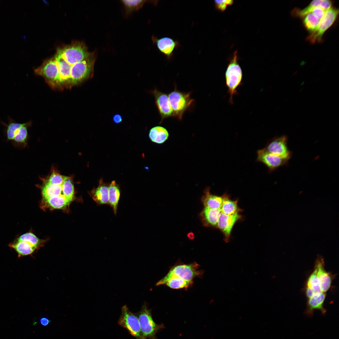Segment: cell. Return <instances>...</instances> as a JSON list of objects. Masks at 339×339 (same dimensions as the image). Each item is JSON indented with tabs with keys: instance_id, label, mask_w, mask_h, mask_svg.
Here are the masks:
<instances>
[{
	"instance_id": "13",
	"label": "cell",
	"mask_w": 339,
	"mask_h": 339,
	"mask_svg": "<svg viewBox=\"0 0 339 339\" xmlns=\"http://www.w3.org/2000/svg\"><path fill=\"white\" fill-rule=\"evenodd\" d=\"M326 295V293H319L308 299L304 314L306 316L311 317L313 316L314 312L315 310H319L322 314H325L326 310L324 307V303Z\"/></svg>"
},
{
	"instance_id": "23",
	"label": "cell",
	"mask_w": 339,
	"mask_h": 339,
	"mask_svg": "<svg viewBox=\"0 0 339 339\" xmlns=\"http://www.w3.org/2000/svg\"><path fill=\"white\" fill-rule=\"evenodd\" d=\"M62 185L52 184L46 181L42 189L43 199L60 195L64 196L62 191Z\"/></svg>"
},
{
	"instance_id": "8",
	"label": "cell",
	"mask_w": 339,
	"mask_h": 339,
	"mask_svg": "<svg viewBox=\"0 0 339 339\" xmlns=\"http://www.w3.org/2000/svg\"><path fill=\"white\" fill-rule=\"evenodd\" d=\"M288 142L286 135L275 137L268 141L264 148L270 153L289 160L292 153L288 149Z\"/></svg>"
},
{
	"instance_id": "38",
	"label": "cell",
	"mask_w": 339,
	"mask_h": 339,
	"mask_svg": "<svg viewBox=\"0 0 339 339\" xmlns=\"http://www.w3.org/2000/svg\"><path fill=\"white\" fill-rule=\"evenodd\" d=\"M304 84V82H303L302 83H301V85H303Z\"/></svg>"
},
{
	"instance_id": "9",
	"label": "cell",
	"mask_w": 339,
	"mask_h": 339,
	"mask_svg": "<svg viewBox=\"0 0 339 339\" xmlns=\"http://www.w3.org/2000/svg\"><path fill=\"white\" fill-rule=\"evenodd\" d=\"M257 155L256 161L264 164L267 168L269 173L280 167L287 165L289 161L269 153L264 148L258 150Z\"/></svg>"
},
{
	"instance_id": "36",
	"label": "cell",
	"mask_w": 339,
	"mask_h": 339,
	"mask_svg": "<svg viewBox=\"0 0 339 339\" xmlns=\"http://www.w3.org/2000/svg\"><path fill=\"white\" fill-rule=\"evenodd\" d=\"M114 122L116 124L121 123L122 120L121 116L118 114H116L113 117Z\"/></svg>"
},
{
	"instance_id": "34",
	"label": "cell",
	"mask_w": 339,
	"mask_h": 339,
	"mask_svg": "<svg viewBox=\"0 0 339 339\" xmlns=\"http://www.w3.org/2000/svg\"><path fill=\"white\" fill-rule=\"evenodd\" d=\"M326 11L322 8L317 7L314 8L311 13L320 20L323 17Z\"/></svg>"
},
{
	"instance_id": "7",
	"label": "cell",
	"mask_w": 339,
	"mask_h": 339,
	"mask_svg": "<svg viewBox=\"0 0 339 339\" xmlns=\"http://www.w3.org/2000/svg\"><path fill=\"white\" fill-rule=\"evenodd\" d=\"M199 266L196 262L189 264H180L172 267L166 275L176 277L188 281L193 282L196 277L201 276L203 271L199 269Z\"/></svg>"
},
{
	"instance_id": "35",
	"label": "cell",
	"mask_w": 339,
	"mask_h": 339,
	"mask_svg": "<svg viewBox=\"0 0 339 339\" xmlns=\"http://www.w3.org/2000/svg\"><path fill=\"white\" fill-rule=\"evenodd\" d=\"M305 291L306 297L308 299L311 298L317 294L315 293L312 289L307 286H306Z\"/></svg>"
},
{
	"instance_id": "24",
	"label": "cell",
	"mask_w": 339,
	"mask_h": 339,
	"mask_svg": "<svg viewBox=\"0 0 339 339\" xmlns=\"http://www.w3.org/2000/svg\"><path fill=\"white\" fill-rule=\"evenodd\" d=\"M44 200L46 206L52 209L63 208L71 202L63 195L50 197Z\"/></svg>"
},
{
	"instance_id": "16",
	"label": "cell",
	"mask_w": 339,
	"mask_h": 339,
	"mask_svg": "<svg viewBox=\"0 0 339 339\" xmlns=\"http://www.w3.org/2000/svg\"><path fill=\"white\" fill-rule=\"evenodd\" d=\"M193 283V282L187 281L177 277L165 276L156 283V285H165L172 289H180L187 288Z\"/></svg>"
},
{
	"instance_id": "10",
	"label": "cell",
	"mask_w": 339,
	"mask_h": 339,
	"mask_svg": "<svg viewBox=\"0 0 339 339\" xmlns=\"http://www.w3.org/2000/svg\"><path fill=\"white\" fill-rule=\"evenodd\" d=\"M151 93L154 97L155 105L161 117L159 124H161L163 121L167 118L175 117L169 103L168 94L156 88L152 91Z\"/></svg>"
},
{
	"instance_id": "4",
	"label": "cell",
	"mask_w": 339,
	"mask_h": 339,
	"mask_svg": "<svg viewBox=\"0 0 339 339\" xmlns=\"http://www.w3.org/2000/svg\"><path fill=\"white\" fill-rule=\"evenodd\" d=\"M65 60L73 65L87 58L91 53L83 42L77 41L57 50Z\"/></svg>"
},
{
	"instance_id": "30",
	"label": "cell",
	"mask_w": 339,
	"mask_h": 339,
	"mask_svg": "<svg viewBox=\"0 0 339 339\" xmlns=\"http://www.w3.org/2000/svg\"><path fill=\"white\" fill-rule=\"evenodd\" d=\"M26 123L16 131L13 141L17 143H24L27 138V130Z\"/></svg>"
},
{
	"instance_id": "1",
	"label": "cell",
	"mask_w": 339,
	"mask_h": 339,
	"mask_svg": "<svg viewBox=\"0 0 339 339\" xmlns=\"http://www.w3.org/2000/svg\"><path fill=\"white\" fill-rule=\"evenodd\" d=\"M237 51L229 63L225 73L226 85L229 94V103L233 104V96L238 94L237 88L242 85L243 73L238 62Z\"/></svg>"
},
{
	"instance_id": "6",
	"label": "cell",
	"mask_w": 339,
	"mask_h": 339,
	"mask_svg": "<svg viewBox=\"0 0 339 339\" xmlns=\"http://www.w3.org/2000/svg\"><path fill=\"white\" fill-rule=\"evenodd\" d=\"M118 324L126 329L136 339H143L138 318L136 314L130 311L126 305L121 308Z\"/></svg>"
},
{
	"instance_id": "22",
	"label": "cell",
	"mask_w": 339,
	"mask_h": 339,
	"mask_svg": "<svg viewBox=\"0 0 339 339\" xmlns=\"http://www.w3.org/2000/svg\"><path fill=\"white\" fill-rule=\"evenodd\" d=\"M169 133L167 130L164 127L157 126L152 128L150 130L149 137L153 142L157 144H162L168 139Z\"/></svg>"
},
{
	"instance_id": "17",
	"label": "cell",
	"mask_w": 339,
	"mask_h": 339,
	"mask_svg": "<svg viewBox=\"0 0 339 339\" xmlns=\"http://www.w3.org/2000/svg\"><path fill=\"white\" fill-rule=\"evenodd\" d=\"M225 195L218 196L211 194L210 188H207L204 191V194L202 198V202L205 207L217 209H220Z\"/></svg>"
},
{
	"instance_id": "2",
	"label": "cell",
	"mask_w": 339,
	"mask_h": 339,
	"mask_svg": "<svg viewBox=\"0 0 339 339\" xmlns=\"http://www.w3.org/2000/svg\"><path fill=\"white\" fill-rule=\"evenodd\" d=\"M191 92H185L177 89L175 86L174 90L168 94L169 103L174 112L175 117L181 121L184 114L193 107L195 100L191 97Z\"/></svg>"
},
{
	"instance_id": "31",
	"label": "cell",
	"mask_w": 339,
	"mask_h": 339,
	"mask_svg": "<svg viewBox=\"0 0 339 339\" xmlns=\"http://www.w3.org/2000/svg\"><path fill=\"white\" fill-rule=\"evenodd\" d=\"M25 123H12L8 125L7 130V135L8 139L10 140H13L15 133L19 128L24 125Z\"/></svg>"
},
{
	"instance_id": "21",
	"label": "cell",
	"mask_w": 339,
	"mask_h": 339,
	"mask_svg": "<svg viewBox=\"0 0 339 339\" xmlns=\"http://www.w3.org/2000/svg\"><path fill=\"white\" fill-rule=\"evenodd\" d=\"M9 246L16 252L19 257L30 255L36 249L26 242L16 240L9 244Z\"/></svg>"
},
{
	"instance_id": "26",
	"label": "cell",
	"mask_w": 339,
	"mask_h": 339,
	"mask_svg": "<svg viewBox=\"0 0 339 339\" xmlns=\"http://www.w3.org/2000/svg\"><path fill=\"white\" fill-rule=\"evenodd\" d=\"M320 20L312 13H310L304 17L303 24L306 29L312 32L317 28Z\"/></svg>"
},
{
	"instance_id": "18",
	"label": "cell",
	"mask_w": 339,
	"mask_h": 339,
	"mask_svg": "<svg viewBox=\"0 0 339 339\" xmlns=\"http://www.w3.org/2000/svg\"><path fill=\"white\" fill-rule=\"evenodd\" d=\"M121 191L119 186L115 180H113L109 186L108 205L113 209L114 213L116 214L120 199Z\"/></svg>"
},
{
	"instance_id": "5",
	"label": "cell",
	"mask_w": 339,
	"mask_h": 339,
	"mask_svg": "<svg viewBox=\"0 0 339 339\" xmlns=\"http://www.w3.org/2000/svg\"><path fill=\"white\" fill-rule=\"evenodd\" d=\"M338 13V9L334 8L331 7L326 10L320 21L317 28L307 37V40L313 44L321 42L323 34L334 24Z\"/></svg>"
},
{
	"instance_id": "33",
	"label": "cell",
	"mask_w": 339,
	"mask_h": 339,
	"mask_svg": "<svg viewBox=\"0 0 339 339\" xmlns=\"http://www.w3.org/2000/svg\"><path fill=\"white\" fill-rule=\"evenodd\" d=\"M233 3L232 0H215V6L216 9L221 11L225 10L227 6L231 5Z\"/></svg>"
},
{
	"instance_id": "19",
	"label": "cell",
	"mask_w": 339,
	"mask_h": 339,
	"mask_svg": "<svg viewBox=\"0 0 339 339\" xmlns=\"http://www.w3.org/2000/svg\"><path fill=\"white\" fill-rule=\"evenodd\" d=\"M221 213L220 209H213L204 207L201 213L203 223L206 225L217 226L218 218Z\"/></svg>"
},
{
	"instance_id": "37",
	"label": "cell",
	"mask_w": 339,
	"mask_h": 339,
	"mask_svg": "<svg viewBox=\"0 0 339 339\" xmlns=\"http://www.w3.org/2000/svg\"><path fill=\"white\" fill-rule=\"evenodd\" d=\"M50 322V320L46 317H42L40 320V324L44 326H47Z\"/></svg>"
},
{
	"instance_id": "29",
	"label": "cell",
	"mask_w": 339,
	"mask_h": 339,
	"mask_svg": "<svg viewBox=\"0 0 339 339\" xmlns=\"http://www.w3.org/2000/svg\"><path fill=\"white\" fill-rule=\"evenodd\" d=\"M15 240L26 242L36 249L40 246L41 242L40 239L30 232L26 233L20 235Z\"/></svg>"
},
{
	"instance_id": "3",
	"label": "cell",
	"mask_w": 339,
	"mask_h": 339,
	"mask_svg": "<svg viewBox=\"0 0 339 339\" xmlns=\"http://www.w3.org/2000/svg\"><path fill=\"white\" fill-rule=\"evenodd\" d=\"M136 314L139 321L143 339H157L156 334L164 326L163 325H158L154 321L151 310L146 303Z\"/></svg>"
},
{
	"instance_id": "32",
	"label": "cell",
	"mask_w": 339,
	"mask_h": 339,
	"mask_svg": "<svg viewBox=\"0 0 339 339\" xmlns=\"http://www.w3.org/2000/svg\"><path fill=\"white\" fill-rule=\"evenodd\" d=\"M66 177L53 171L47 181L52 184L60 185L62 184Z\"/></svg>"
},
{
	"instance_id": "12",
	"label": "cell",
	"mask_w": 339,
	"mask_h": 339,
	"mask_svg": "<svg viewBox=\"0 0 339 339\" xmlns=\"http://www.w3.org/2000/svg\"><path fill=\"white\" fill-rule=\"evenodd\" d=\"M314 268L316 270L319 280L321 291L326 293L331 287L332 281L335 276L326 270L324 259L321 256H317Z\"/></svg>"
},
{
	"instance_id": "15",
	"label": "cell",
	"mask_w": 339,
	"mask_h": 339,
	"mask_svg": "<svg viewBox=\"0 0 339 339\" xmlns=\"http://www.w3.org/2000/svg\"><path fill=\"white\" fill-rule=\"evenodd\" d=\"M109 185L101 178L98 186L90 192V196L98 205L108 204Z\"/></svg>"
},
{
	"instance_id": "27",
	"label": "cell",
	"mask_w": 339,
	"mask_h": 339,
	"mask_svg": "<svg viewBox=\"0 0 339 339\" xmlns=\"http://www.w3.org/2000/svg\"><path fill=\"white\" fill-rule=\"evenodd\" d=\"M306 286L312 289L316 293L322 292L320 289L319 280L315 268L309 276Z\"/></svg>"
},
{
	"instance_id": "28",
	"label": "cell",
	"mask_w": 339,
	"mask_h": 339,
	"mask_svg": "<svg viewBox=\"0 0 339 339\" xmlns=\"http://www.w3.org/2000/svg\"><path fill=\"white\" fill-rule=\"evenodd\" d=\"M62 187L64 195L70 202L72 201L74 194V187L70 177H66Z\"/></svg>"
},
{
	"instance_id": "14",
	"label": "cell",
	"mask_w": 339,
	"mask_h": 339,
	"mask_svg": "<svg viewBox=\"0 0 339 339\" xmlns=\"http://www.w3.org/2000/svg\"><path fill=\"white\" fill-rule=\"evenodd\" d=\"M240 217V216L238 213L230 215L220 213L217 226L223 232L226 241H228L234 225Z\"/></svg>"
},
{
	"instance_id": "20",
	"label": "cell",
	"mask_w": 339,
	"mask_h": 339,
	"mask_svg": "<svg viewBox=\"0 0 339 339\" xmlns=\"http://www.w3.org/2000/svg\"><path fill=\"white\" fill-rule=\"evenodd\" d=\"M121 2L123 6L125 14L128 16L134 12L138 10L144 4L148 2L156 5L158 1L124 0Z\"/></svg>"
},
{
	"instance_id": "11",
	"label": "cell",
	"mask_w": 339,
	"mask_h": 339,
	"mask_svg": "<svg viewBox=\"0 0 339 339\" xmlns=\"http://www.w3.org/2000/svg\"><path fill=\"white\" fill-rule=\"evenodd\" d=\"M151 39L153 43L155 44L159 51L165 56L168 60L172 58L174 51L180 46V42L169 37L158 38L154 35Z\"/></svg>"
},
{
	"instance_id": "25",
	"label": "cell",
	"mask_w": 339,
	"mask_h": 339,
	"mask_svg": "<svg viewBox=\"0 0 339 339\" xmlns=\"http://www.w3.org/2000/svg\"><path fill=\"white\" fill-rule=\"evenodd\" d=\"M220 209L221 213L226 215H230L237 213L238 208L237 202L230 200L228 199V196L225 195Z\"/></svg>"
}]
</instances>
